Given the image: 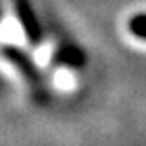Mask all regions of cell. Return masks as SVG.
<instances>
[{
  "label": "cell",
  "mask_w": 146,
  "mask_h": 146,
  "mask_svg": "<svg viewBox=\"0 0 146 146\" xmlns=\"http://www.w3.org/2000/svg\"><path fill=\"white\" fill-rule=\"evenodd\" d=\"M55 80H57V84H59L63 89H70V87H74V76H72L70 72H66V70H61Z\"/></svg>",
  "instance_id": "cell-2"
},
{
  "label": "cell",
  "mask_w": 146,
  "mask_h": 146,
  "mask_svg": "<svg viewBox=\"0 0 146 146\" xmlns=\"http://www.w3.org/2000/svg\"><path fill=\"white\" fill-rule=\"evenodd\" d=\"M49 53H51V46H44V49H38V53H36V61L40 63V65H46V63H48Z\"/></svg>",
  "instance_id": "cell-3"
},
{
  "label": "cell",
  "mask_w": 146,
  "mask_h": 146,
  "mask_svg": "<svg viewBox=\"0 0 146 146\" xmlns=\"http://www.w3.org/2000/svg\"><path fill=\"white\" fill-rule=\"evenodd\" d=\"M0 40H2V42H8V44L21 46V44H25L27 36L23 33L21 25H19L13 17H8V19H4L2 25H0Z\"/></svg>",
  "instance_id": "cell-1"
}]
</instances>
